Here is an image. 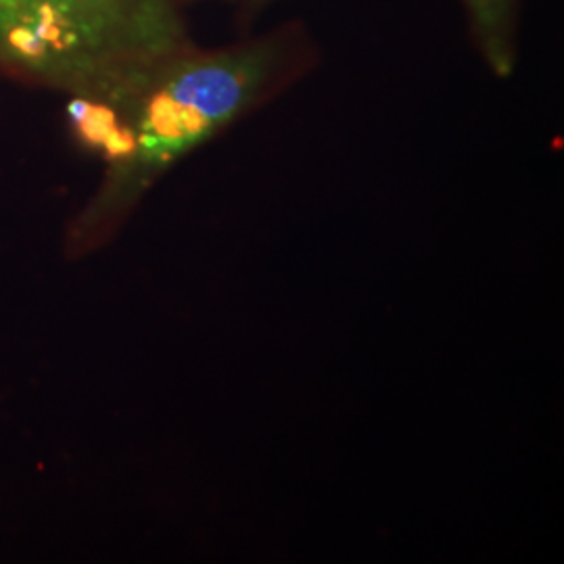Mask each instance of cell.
I'll use <instances>...</instances> for the list:
<instances>
[{
    "label": "cell",
    "mask_w": 564,
    "mask_h": 564,
    "mask_svg": "<svg viewBox=\"0 0 564 564\" xmlns=\"http://www.w3.org/2000/svg\"><path fill=\"white\" fill-rule=\"evenodd\" d=\"M279 67L272 42L176 63L142 93L134 120V151L116 165V181L67 235V253L86 256L113 237L149 184L214 139L260 99Z\"/></svg>",
    "instance_id": "6da1fadb"
},
{
    "label": "cell",
    "mask_w": 564,
    "mask_h": 564,
    "mask_svg": "<svg viewBox=\"0 0 564 564\" xmlns=\"http://www.w3.org/2000/svg\"><path fill=\"white\" fill-rule=\"evenodd\" d=\"M67 113L84 144L101 151L113 165H120L132 155V128L109 102L74 99L67 107Z\"/></svg>",
    "instance_id": "277c9868"
},
{
    "label": "cell",
    "mask_w": 564,
    "mask_h": 564,
    "mask_svg": "<svg viewBox=\"0 0 564 564\" xmlns=\"http://www.w3.org/2000/svg\"><path fill=\"white\" fill-rule=\"evenodd\" d=\"M178 39L170 0H0V57L42 74L123 86Z\"/></svg>",
    "instance_id": "7a4b0ae2"
},
{
    "label": "cell",
    "mask_w": 564,
    "mask_h": 564,
    "mask_svg": "<svg viewBox=\"0 0 564 564\" xmlns=\"http://www.w3.org/2000/svg\"><path fill=\"white\" fill-rule=\"evenodd\" d=\"M253 2H268V0H253Z\"/></svg>",
    "instance_id": "5b68a950"
},
{
    "label": "cell",
    "mask_w": 564,
    "mask_h": 564,
    "mask_svg": "<svg viewBox=\"0 0 564 564\" xmlns=\"http://www.w3.org/2000/svg\"><path fill=\"white\" fill-rule=\"evenodd\" d=\"M485 59L498 76H510L517 63L519 0H464Z\"/></svg>",
    "instance_id": "3957f363"
}]
</instances>
